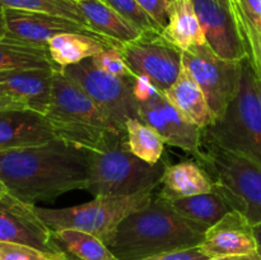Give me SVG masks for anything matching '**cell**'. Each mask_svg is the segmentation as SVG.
<instances>
[{
	"label": "cell",
	"instance_id": "obj_1",
	"mask_svg": "<svg viewBox=\"0 0 261 260\" xmlns=\"http://www.w3.org/2000/svg\"><path fill=\"white\" fill-rule=\"evenodd\" d=\"M89 150L61 139L0 152V180L20 201L35 205L88 185Z\"/></svg>",
	"mask_w": 261,
	"mask_h": 260
},
{
	"label": "cell",
	"instance_id": "obj_2",
	"mask_svg": "<svg viewBox=\"0 0 261 260\" xmlns=\"http://www.w3.org/2000/svg\"><path fill=\"white\" fill-rule=\"evenodd\" d=\"M206 228L182 218L157 194L145 208L127 216L106 242L119 260H139L198 246Z\"/></svg>",
	"mask_w": 261,
	"mask_h": 260
},
{
	"label": "cell",
	"instance_id": "obj_3",
	"mask_svg": "<svg viewBox=\"0 0 261 260\" xmlns=\"http://www.w3.org/2000/svg\"><path fill=\"white\" fill-rule=\"evenodd\" d=\"M45 116L58 139L83 149L107 150L126 145V135L117 132L91 97L61 70L54 71Z\"/></svg>",
	"mask_w": 261,
	"mask_h": 260
},
{
	"label": "cell",
	"instance_id": "obj_4",
	"mask_svg": "<svg viewBox=\"0 0 261 260\" xmlns=\"http://www.w3.org/2000/svg\"><path fill=\"white\" fill-rule=\"evenodd\" d=\"M204 158L200 165L232 211L246 217L252 227L261 223V163L247 155L201 140Z\"/></svg>",
	"mask_w": 261,
	"mask_h": 260
},
{
	"label": "cell",
	"instance_id": "obj_5",
	"mask_svg": "<svg viewBox=\"0 0 261 260\" xmlns=\"http://www.w3.org/2000/svg\"><path fill=\"white\" fill-rule=\"evenodd\" d=\"M154 189H145L132 195L96 196L88 203L61 209L33 205V212L51 232L79 229L98 237L106 244L127 216L145 208L153 200Z\"/></svg>",
	"mask_w": 261,
	"mask_h": 260
},
{
	"label": "cell",
	"instance_id": "obj_6",
	"mask_svg": "<svg viewBox=\"0 0 261 260\" xmlns=\"http://www.w3.org/2000/svg\"><path fill=\"white\" fill-rule=\"evenodd\" d=\"M203 139L261 163V105L247 58L242 61L239 94L218 120L203 129Z\"/></svg>",
	"mask_w": 261,
	"mask_h": 260
},
{
	"label": "cell",
	"instance_id": "obj_7",
	"mask_svg": "<svg viewBox=\"0 0 261 260\" xmlns=\"http://www.w3.org/2000/svg\"><path fill=\"white\" fill-rule=\"evenodd\" d=\"M168 163L149 165L133 154L126 145L89 150L87 191L94 196L132 195L161 185Z\"/></svg>",
	"mask_w": 261,
	"mask_h": 260
},
{
	"label": "cell",
	"instance_id": "obj_8",
	"mask_svg": "<svg viewBox=\"0 0 261 260\" xmlns=\"http://www.w3.org/2000/svg\"><path fill=\"white\" fill-rule=\"evenodd\" d=\"M61 71L91 97L119 133L126 135V122L132 119L139 120L134 75L129 78L111 75L97 68L92 58L66 66Z\"/></svg>",
	"mask_w": 261,
	"mask_h": 260
},
{
	"label": "cell",
	"instance_id": "obj_9",
	"mask_svg": "<svg viewBox=\"0 0 261 260\" xmlns=\"http://www.w3.org/2000/svg\"><path fill=\"white\" fill-rule=\"evenodd\" d=\"M181 58L182 65L205 94L213 121H216L239 94L244 60L222 59L209 47L208 43L182 51Z\"/></svg>",
	"mask_w": 261,
	"mask_h": 260
},
{
	"label": "cell",
	"instance_id": "obj_10",
	"mask_svg": "<svg viewBox=\"0 0 261 260\" xmlns=\"http://www.w3.org/2000/svg\"><path fill=\"white\" fill-rule=\"evenodd\" d=\"M125 64L137 78H145L158 91L166 92L182 68V51L166 40L162 32L147 31L119 45Z\"/></svg>",
	"mask_w": 261,
	"mask_h": 260
},
{
	"label": "cell",
	"instance_id": "obj_11",
	"mask_svg": "<svg viewBox=\"0 0 261 260\" xmlns=\"http://www.w3.org/2000/svg\"><path fill=\"white\" fill-rule=\"evenodd\" d=\"M137 102L140 121L154 129L166 144L181 148L201 163L203 129L189 121L157 88L137 96Z\"/></svg>",
	"mask_w": 261,
	"mask_h": 260
},
{
	"label": "cell",
	"instance_id": "obj_12",
	"mask_svg": "<svg viewBox=\"0 0 261 260\" xmlns=\"http://www.w3.org/2000/svg\"><path fill=\"white\" fill-rule=\"evenodd\" d=\"M206 43L226 60L242 61L247 58L240 33L232 0H191Z\"/></svg>",
	"mask_w": 261,
	"mask_h": 260
},
{
	"label": "cell",
	"instance_id": "obj_13",
	"mask_svg": "<svg viewBox=\"0 0 261 260\" xmlns=\"http://www.w3.org/2000/svg\"><path fill=\"white\" fill-rule=\"evenodd\" d=\"M5 40L47 48L48 41L61 33H87L99 36L78 22L46 13L4 8ZM102 37V36H99Z\"/></svg>",
	"mask_w": 261,
	"mask_h": 260
},
{
	"label": "cell",
	"instance_id": "obj_14",
	"mask_svg": "<svg viewBox=\"0 0 261 260\" xmlns=\"http://www.w3.org/2000/svg\"><path fill=\"white\" fill-rule=\"evenodd\" d=\"M58 139L45 115L31 109L0 111V152L43 145Z\"/></svg>",
	"mask_w": 261,
	"mask_h": 260
},
{
	"label": "cell",
	"instance_id": "obj_15",
	"mask_svg": "<svg viewBox=\"0 0 261 260\" xmlns=\"http://www.w3.org/2000/svg\"><path fill=\"white\" fill-rule=\"evenodd\" d=\"M209 257L256 252V240L252 224L240 212L231 211L209 227L199 245Z\"/></svg>",
	"mask_w": 261,
	"mask_h": 260
},
{
	"label": "cell",
	"instance_id": "obj_16",
	"mask_svg": "<svg viewBox=\"0 0 261 260\" xmlns=\"http://www.w3.org/2000/svg\"><path fill=\"white\" fill-rule=\"evenodd\" d=\"M54 69L0 71V92L28 109L46 115L51 98Z\"/></svg>",
	"mask_w": 261,
	"mask_h": 260
},
{
	"label": "cell",
	"instance_id": "obj_17",
	"mask_svg": "<svg viewBox=\"0 0 261 260\" xmlns=\"http://www.w3.org/2000/svg\"><path fill=\"white\" fill-rule=\"evenodd\" d=\"M158 198L173 203L189 196L213 191V181L205 168L196 161L167 165L161 181Z\"/></svg>",
	"mask_w": 261,
	"mask_h": 260
},
{
	"label": "cell",
	"instance_id": "obj_18",
	"mask_svg": "<svg viewBox=\"0 0 261 260\" xmlns=\"http://www.w3.org/2000/svg\"><path fill=\"white\" fill-rule=\"evenodd\" d=\"M0 241L30 245L50 252L64 251L37 216H24L4 208H0Z\"/></svg>",
	"mask_w": 261,
	"mask_h": 260
},
{
	"label": "cell",
	"instance_id": "obj_19",
	"mask_svg": "<svg viewBox=\"0 0 261 260\" xmlns=\"http://www.w3.org/2000/svg\"><path fill=\"white\" fill-rule=\"evenodd\" d=\"M88 27L115 43H125L139 37L142 31L102 0H78Z\"/></svg>",
	"mask_w": 261,
	"mask_h": 260
},
{
	"label": "cell",
	"instance_id": "obj_20",
	"mask_svg": "<svg viewBox=\"0 0 261 260\" xmlns=\"http://www.w3.org/2000/svg\"><path fill=\"white\" fill-rule=\"evenodd\" d=\"M163 93L189 121L200 129H205L213 122L205 94L184 65L175 83Z\"/></svg>",
	"mask_w": 261,
	"mask_h": 260
},
{
	"label": "cell",
	"instance_id": "obj_21",
	"mask_svg": "<svg viewBox=\"0 0 261 260\" xmlns=\"http://www.w3.org/2000/svg\"><path fill=\"white\" fill-rule=\"evenodd\" d=\"M103 37L87 33H61L51 38L47 43L50 58L59 69L74 65L84 59L93 58L107 47L119 46Z\"/></svg>",
	"mask_w": 261,
	"mask_h": 260
},
{
	"label": "cell",
	"instance_id": "obj_22",
	"mask_svg": "<svg viewBox=\"0 0 261 260\" xmlns=\"http://www.w3.org/2000/svg\"><path fill=\"white\" fill-rule=\"evenodd\" d=\"M162 35L181 51L205 45V33L191 0H175L171 3L170 18Z\"/></svg>",
	"mask_w": 261,
	"mask_h": 260
},
{
	"label": "cell",
	"instance_id": "obj_23",
	"mask_svg": "<svg viewBox=\"0 0 261 260\" xmlns=\"http://www.w3.org/2000/svg\"><path fill=\"white\" fill-rule=\"evenodd\" d=\"M171 206L182 218L205 227L206 229L232 211L226 200L216 191L180 199L171 203Z\"/></svg>",
	"mask_w": 261,
	"mask_h": 260
},
{
	"label": "cell",
	"instance_id": "obj_24",
	"mask_svg": "<svg viewBox=\"0 0 261 260\" xmlns=\"http://www.w3.org/2000/svg\"><path fill=\"white\" fill-rule=\"evenodd\" d=\"M14 69H54L60 70L51 60L46 47L25 45L3 38L0 41V71Z\"/></svg>",
	"mask_w": 261,
	"mask_h": 260
},
{
	"label": "cell",
	"instance_id": "obj_25",
	"mask_svg": "<svg viewBox=\"0 0 261 260\" xmlns=\"http://www.w3.org/2000/svg\"><path fill=\"white\" fill-rule=\"evenodd\" d=\"M59 246L76 260H119L102 240L79 229L53 232Z\"/></svg>",
	"mask_w": 261,
	"mask_h": 260
},
{
	"label": "cell",
	"instance_id": "obj_26",
	"mask_svg": "<svg viewBox=\"0 0 261 260\" xmlns=\"http://www.w3.org/2000/svg\"><path fill=\"white\" fill-rule=\"evenodd\" d=\"M165 140L160 134L138 119L126 122V147L138 158L157 165L165 152Z\"/></svg>",
	"mask_w": 261,
	"mask_h": 260
},
{
	"label": "cell",
	"instance_id": "obj_27",
	"mask_svg": "<svg viewBox=\"0 0 261 260\" xmlns=\"http://www.w3.org/2000/svg\"><path fill=\"white\" fill-rule=\"evenodd\" d=\"M0 7L58 15L88 27L76 0H0Z\"/></svg>",
	"mask_w": 261,
	"mask_h": 260
},
{
	"label": "cell",
	"instance_id": "obj_28",
	"mask_svg": "<svg viewBox=\"0 0 261 260\" xmlns=\"http://www.w3.org/2000/svg\"><path fill=\"white\" fill-rule=\"evenodd\" d=\"M232 5H233L240 33H241L242 41H244L245 48H246L247 60H249L254 73L261 79V35L250 22L241 3L239 0H232Z\"/></svg>",
	"mask_w": 261,
	"mask_h": 260
},
{
	"label": "cell",
	"instance_id": "obj_29",
	"mask_svg": "<svg viewBox=\"0 0 261 260\" xmlns=\"http://www.w3.org/2000/svg\"><path fill=\"white\" fill-rule=\"evenodd\" d=\"M0 260H76L66 251L50 252L17 242L0 241Z\"/></svg>",
	"mask_w": 261,
	"mask_h": 260
},
{
	"label": "cell",
	"instance_id": "obj_30",
	"mask_svg": "<svg viewBox=\"0 0 261 260\" xmlns=\"http://www.w3.org/2000/svg\"><path fill=\"white\" fill-rule=\"evenodd\" d=\"M103 2L109 4L112 9L116 10L117 13H120L122 17L126 18L142 32H147V31L163 32L162 27L143 10V8L138 4L137 0H103Z\"/></svg>",
	"mask_w": 261,
	"mask_h": 260
},
{
	"label": "cell",
	"instance_id": "obj_31",
	"mask_svg": "<svg viewBox=\"0 0 261 260\" xmlns=\"http://www.w3.org/2000/svg\"><path fill=\"white\" fill-rule=\"evenodd\" d=\"M92 60H93V64L97 68L101 69L102 71L111 74V75L121 76V78L133 76L132 71L129 70L127 65L125 64L119 46L107 47L102 53L94 55Z\"/></svg>",
	"mask_w": 261,
	"mask_h": 260
},
{
	"label": "cell",
	"instance_id": "obj_32",
	"mask_svg": "<svg viewBox=\"0 0 261 260\" xmlns=\"http://www.w3.org/2000/svg\"><path fill=\"white\" fill-rule=\"evenodd\" d=\"M138 4L165 30L168 23L171 3L167 0H137Z\"/></svg>",
	"mask_w": 261,
	"mask_h": 260
},
{
	"label": "cell",
	"instance_id": "obj_33",
	"mask_svg": "<svg viewBox=\"0 0 261 260\" xmlns=\"http://www.w3.org/2000/svg\"><path fill=\"white\" fill-rule=\"evenodd\" d=\"M211 257L208 255L204 254L201 247L193 246L188 247V249H178L173 250V251L162 252V254L153 255V256L145 257V259L139 260H208Z\"/></svg>",
	"mask_w": 261,
	"mask_h": 260
},
{
	"label": "cell",
	"instance_id": "obj_34",
	"mask_svg": "<svg viewBox=\"0 0 261 260\" xmlns=\"http://www.w3.org/2000/svg\"><path fill=\"white\" fill-rule=\"evenodd\" d=\"M0 208L8 209V211L15 212V213L24 214V216H36L33 212V205L25 204L15 198L7 186L0 180Z\"/></svg>",
	"mask_w": 261,
	"mask_h": 260
},
{
	"label": "cell",
	"instance_id": "obj_35",
	"mask_svg": "<svg viewBox=\"0 0 261 260\" xmlns=\"http://www.w3.org/2000/svg\"><path fill=\"white\" fill-rule=\"evenodd\" d=\"M240 3L249 14L261 18V0H240Z\"/></svg>",
	"mask_w": 261,
	"mask_h": 260
},
{
	"label": "cell",
	"instance_id": "obj_36",
	"mask_svg": "<svg viewBox=\"0 0 261 260\" xmlns=\"http://www.w3.org/2000/svg\"><path fill=\"white\" fill-rule=\"evenodd\" d=\"M10 109H28V107H25L24 105H22L20 102L10 98L9 96H7V94L0 92V111Z\"/></svg>",
	"mask_w": 261,
	"mask_h": 260
},
{
	"label": "cell",
	"instance_id": "obj_37",
	"mask_svg": "<svg viewBox=\"0 0 261 260\" xmlns=\"http://www.w3.org/2000/svg\"><path fill=\"white\" fill-rule=\"evenodd\" d=\"M208 260H261L257 252H251V254H242V255H227V256L211 257Z\"/></svg>",
	"mask_w": 261,
	"mask_h": 260
},
{
	"label": "cell",
	"instance_id": "obj_38",
	"mask_svg": "<svg viewBox=\"0 0 261 260\" xmlns=\"http://www.w3.org/2000/svg\"><path fill=\"white\" fill-rule=\"evenodd\" d=\"M252 228H254V236L255 240H256V252L259 254L261 259V223L256 224Z\"/></svg>",
	"mask_w": 261,
	"mask_h": 260
},
{
	"label": "cell",
	"instance_id": "obj_39",
	"mask_svg": "<svg viewBox=\"0 0 261 260\" xmlns=\"http://www.w3.org/2000/svg\"><path fill=\"white\" fill-rule=\"evenodd\" d=\"M5 33H7V27H5L4 8L0 7V41L5 37Z\"/></svg>",
	"mask_w": 261,
	"mask_h": 260
},
{
	"label": "cell",
	"instance_id": "obj_40",
	"mask_svg": "<svg viewBox=\"0 0 261 260\" xmlns=\"http://www.w3.org/2000/svg\"><path fill=\"white\" fill-rule=\"evenodd\" d=\"M239 2H240V0H239ZM244 10H245V9H244ZM245 13H246V14H247V17H249L250 22H251L252 25H254V27H255V30H256L257 32H259L260 35H261V18L255 17V15L249 14V13H247L246 10H245Z\"/></svg>",
	"mask_w": 261,
	"mask_h": 260
},
{
	"label": "cell",
	"instance_id": "obj_41",
	"mask_svg": "<svg viewBox=\"0 0 261 260\" xmlns=\"http://www.w3.org/2000/svg\"><path fill=\"white\" fill-rule=\"evenodd\" d=\"M254 86H255V91H256V94H257V98H259V102L261 105V79L255 73H254Z\"/></svg>",
	"mask_w": 261,
	"mask_h": 260
},
{
	"label": "cell",
	"instance_id": "obj_42",
	"mask_svg": "<svg viewBox=\"0 0 261 260\" xmlns=\"http://www.w3.org/2000/svg\"><path fill=\"white\" fill-rule=\"evenodd\" d=\"M167 2H170V3H172V2H175V0H167Z\"/></svg>",
	"mask_w": 261,
	"mask_h": 260
},
{
	"label": "cell",
	"instance_id": "obj_43",
	"mask_svg": "<svg viewBox=\"0 0 261 260\" xmlns=\"http://www.w3.org/2000/svg\"><path fill=\"white\" fill-rule=\"evenodd\" d=\"M76 2H78V0H76ZM102 2H103V0H102Z\"/></svg>",
	"mask_w": 261,
	"mask_h": 260
}]
</instances>
